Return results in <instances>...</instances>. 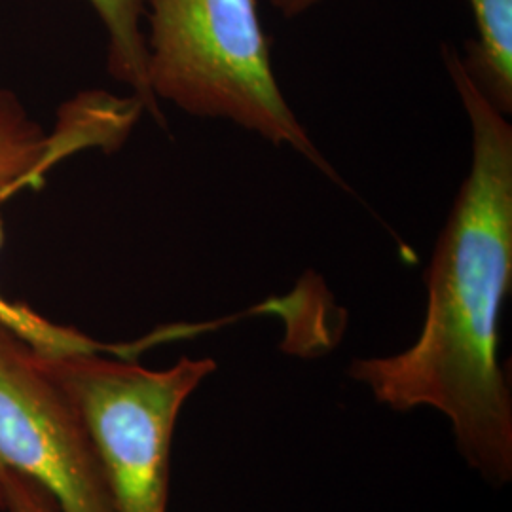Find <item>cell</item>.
Masks as SVG:
<instances>
[{
    "label": "cell",
    "instance_id": "1",
    "mask_svg": "<svg viewBox=\"0 0 512 512\" xmlns=\"http://www.w3.org/2000/svg\"><path fill=\"white\" fill-rule=\"evenodd\" d=\"M442 59L471 126V167L427 268V308L410 348L355 359L349 378L395 412L433 408L459 456L492 488L512 480V397L499 317L512 281V126L465 71Z\"/></svg>",
    "mask_w": 512,
    "mask_h": 512
},
{
    "label": "cell",
    "instance_id": "2",
    "mask_svg": "<svg viewBox=\"0 0 512 512\" xmlns=\"http://www.w3.org/2000/svg\"><path fill=\"white\" fill-rule=\"evenodd\" d=\"M143 6L148 84L158 103L293 148L342 184L277 84L256 0H143Z\"/></svg>",
    "mask_w": 512,
    "mask_h": 512
},
{
    "label": "cell",
    "instance_id": "3",
    "mask_svg": "<svg viewBox=\"0 0 512 512\" xmlns=\"http://www.w3.org/2000/svg\"><path fill=\"white\" fill-rule=\"evenodd\" d=\"M40 357L82 416L116 512H167L175 425L217 363L183 357L150 370L109 353Z\"/></svg>",
    "mask_w": 512,
    "mask_h": 512
},
{
    "label": "cell",
    "instance_id": "4",
    "mask_svg": "<svg viewBox=\"0 0 512 512\" xmlns=\"http://www.w3.org/2000/svg\"><path fill=\"white\" fill-rule=\"evenodd\" d=\"M0 463L61 512H116L90 433L37 349L0 323Z\"/></svg>",
    "mask_w": 512,
    "mask_h": 512
},
{
    "label": "cell",
    "instance_id": "5",
    "mask_svg": "<svg viewBox=\"0 0 512 512\" xmlns=\"http://www.w3.org/2000/svg\"><path fill=\"white\" fill-rule=\"evenodd\" d=\"M101 120L90 110L73 107L63 131L48 137L29 116L18 97L0 88V203L27 188L44 173L48 162L84 147H105Z\"/></svg>",
    "mask_w": 512,
    "mask_h": 512
},
{
    "label": "cell",
    "instance_id": "6",
    "mask_svg": "<svg viewBox=\"0 0 512 512\" xmlns=\"http://www.w3.org/2000/svg\"><path fill=\"white\" fill-rule=\"evenodd\" d=\"M476 38L461 57L480 92L501 114L512 112V0H469Z\"/></svg>",
    "mask_w": 512,
    "mask_h": 512
},
{
    "label": "cell",
    "instance_id": "7",
    "mask_svg": "<svg viewBox=\"0 0 512 512\" xmlns=\"http://www.w3.org/2000/svg\"><path fill=\"white\" fill-rule=\"evenodd\" d=\"M107 33V69L148 114L164 122L158 99L148 84L147 35L143 31V0H90Z\"/></svg>",
    "mask_w": 512,
    "mask_h": 512
},
{
    "label": "cell",
    "instance_id": "8",
    "mask_svg": "<svg viewBox=\"0 0 512 512\" xmlns=\"http://www.w3.org/2000/svg\"><path fill=\"white\" fill-rule=\"evenodd\" d=\"M2 239H4V232H2V217H0V247H2ZM0 323L6 329L12 330L14 334H18L23 342L37 349L38 353L52 355V357L82 355V353H109V355L133 359L143 349L173 340V330L167 327V329L148 334L147 338L135 344H122V346L103 344L73 327L57 325L33 308L19 302H12L2 294H0Z\"/></svg>",
    "mask_w": 512,
    "mask_h": 512
},
{
    "label": "cell",
    "instance_id": "9",
    "mask_svg": "<svg viewBox=\"0 0 512 512\" xmlns=\"http://www.w3.org/2000/svg\"><path fill=\"white\" fill-rule=\"evenodd\" d=\"M0 509L4 512H61L35 480L0 463Z\"/></svg>",
    "mask_w": 512,
    "mask_h": 512
},
{
    "label": "cell",
    "instance_id": "10",
    "mask_svg": "<svg viewBox=\"0 0 512 512\" xmlns=\"http://www.w3.org/2000/svg\"><path fill=\"white\" fill-rule=\"evenodd\" d=\"M325 0H270L272 8L283 18H298Z\"/></svg>",
    "mask_w": 512,
    "mask_h": 512
}]
</instances>
